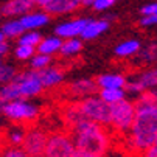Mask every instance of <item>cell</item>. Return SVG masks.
Wrapping results in <instances>:
<instances>
[{"instance_id": "cell-6", "label": "cell", "mask_w": 157, "mask_h": 157, "mask_svg": "<svg viewBox=\"0 0 157 157\" xmlns=\"http://www.w3.org/2000/svg\"><path fill=\"white\" fill-rule=\"evenodd\" d=\"M76 103L84 120H90L103 126H109V104L104 103L98 95H89L86 98L76 100Z\"/></svg>"}, {"instance_id": "cell-10", "label": "cell", "mask_w": 157, "mask_h": 157, "mask_svg": "<svg viewBox=\"0 0 157 157\" xmlns=\"http://www.w3.org/2000/svg\"><path fill=\"white\" fill-rule=\"evenodd\" d=\"M67 90V95L73 100H81V98H86L89 95H94L98 92V86L95 82V79H90V78H79V79H75L72 81L69 86L65 87Z\"/></svg>"}, {"instance_id": "cell-26", "label": "cell", "mask_w": 157, "mask_h": 157, "mask_svg": "<svg viewBox=\"0 0 157 157\" xmlns=\"http://www.w3.org/2000/svg\"><path fill=\"white\" fill-rule=\"evenodd\" d=\"M40 39H42V36H40L39 31H36V30H27V31H24L17 37V44H25V45L36 47L37 44L40 42Z\"/></svg>"}, {"instance_id": "cell-34", "label": "cell", "mask_w": 157, "mask_h": 157, "mask_svg": "<svg viewBox=\"0 0 157 157\" xmlns=\"http://www.w3.org/2000/svg\"><path fill=\"white\" fill-rule=\"evenodd\" d=\"M72 157H100V155L92 154V152H89V151H84V149H78V148H75Z\"/></svg>"}, {"instance_id": "cell-29", "label": "cell", "mask_w": 157, "mask_h": 157, "mask_svg": "<svg viewBox=\"0 0 157 157\" xmlns=\"http://www.w3.org/2000/svg\"><path fill=\"white\" fill-rule=\"evenodd\" d=\"M0 157H28L27 152L22 149V146H14V145H10L6 146L2 154H0Z\"/></svg>"}, {"instance_id": "cell-38", "label": "cell", "mask_w": 157, "mask_h": 157, "mask_svg": "<svg viewBox=\"0 0 157 157\" xmlns=\"http://www.w3.org/2000/svg\"><path fill=\"white\" fill-rule=\"evenodd\" d=\"M3 40H6V39H5V36H3L2 30H0V42H3Z\"/></svg>"}, {"instance_id": "cell-24", "label": "cell", "mask_w": 157, "mask_h": 157, "mask_svg": "<svg viewBox=\"0 0 157 157\" xmlns=\"http://www.w3.org/2000/svg\"><path fill=\"white\" fill-rule=\"evenodd\" d=\"M139 55V61L142 64H154L157 62V44L152 42V44H148L143 48H140V52L137 53Z\"/></svg>"}, {"instance_id": "cell-25", "label": "cell", "mask_w": 157, "mask_h": 157, "mask_svg": "<svg viewBox=\"0 0 157 157\" xmlns=\"http://www.w3.org/2000/svg\"><path fill=\"white\" fill-rule=\"evenodd\" d=\"M28 61H30V69H33V70H40V69H45V67H48V65L52 64V56L36 52Z\"/></svg>"}, {"instance_id": "cell-30", "label": "cell", "mask_w": 157, "mask_h": 157, "mask_svg": "<svg viewBox=\"0 0 157 157\" xmlns=\"http://www.w3.org/2000/svg\"><path fill=\"white\" fill-rule=\"evenodd\" d=\"M115 2L117 0H94L90 6L95 11H107L109 8H112L115 5Z\"/></svg>"}, {"instance_id": "cell-4", "label": "cell", "mask_w": 157, "mask_h": 157, "mask_svg": "<svg viewBox=\"0 0 157 157\" xmlns=\"http://www.w3.org/2000/svg\"><path fill=\"white\" fill-rule=\"evenodd\" d=\"M39 114V106L27 98H17L0 103V115H3L14 123H33L37 120Z\"/></svg>"}, {"instance_id": "cell-1", "label": "cell", "mask_w": 157, "mask_h": 157, "mask_svg": "<svg viewBox=\"0 0 157 157\" xmlns=\"http://www.w3.org/2000/svg\"><path fill=\"white\" fill-rule=\"evenodd\" d=\"M134 104L136 115L123 142H126L128 152L142 154L157 139V104L140 100H136Z\"/></svg>"}, {"instance_id": "cell-32", "label": "cell", "mask_w": 157, "mask_h": 157, "mask_svg": "<svg viewBox=\"0 0 157 157\" xmlns=\"http://www.w3.org/2000/svg\"><path fill=\"white\" fill-rule=\"evenodd\" d=\"M140 25H142V27H154V25H157V14L142 16V19H140Z\"/></svg>"}, {"instance_id": "cell-11", "label": "cell", "mask_w": 157, "mask_h": 157, "mask_svg": "<svg viewBox=\"0 0 157 157\" xmlns=\"http://www.w3.org/2000/svg\"><path fill=\"white\" fill-rule=\"evenodd\" d=\"M89 22V17H76L72 20L61 22L55 28V34L61 39H69V37H79L86 24Z\"/></svg>"}, {"instance_id": "cell-7", "label": "cell", "mask_w": 157, "mask_h": 157, "mask_svg": "<svg viewBox=\"0 0 157 157\" xmlns=\"http://www.w3.org/2000/svg\"><path fill=\"white\" fill-rule=\"evenodd\" d=\"M73 151H75V143L70 134L56 132L48 136L42 157H72Z\"/></svg>"}, {"instance_id": "cell-8", "label": "cell", "mask_w": 157, "mask_h": 157, "mask_svg": "<svg viewBox=\"0 0 157 157\" xmlns=\"http://www.w3.org/2000/svg\"><path fill=\"white\" fill-rule=\"evenodd\" d=\"M47 139L48 136L45 134V131H42L40 128H30L25 129V137L20 146L28 157H42Z\"/></svg>"}, {"instance_id": "cell-12", "label": "cell", "mask_w": 157, "mask_h": 157, "mask_svg": "<svg viewBox=\"0 0 157 157\" xmlns=\"http://www.w3.org/2000/svg\"><path fill=\"white\" fill-rule=\"evenodd\" d=\"M37 75H39V79L44 86V89H55L58 86H61L65 79V73L62 69L59 67H53L52 64L45 69H40L37 70Z\"/></svg>"}, {"instance_id": "cell-39", "label": "cell", "mask_w": 157, "mask_h": 157, "mask_svg": "<svg viewBox=\"0 0 157 157\" xmlns=\"http://www.w3.org/2000/svg\"><path fill=\"white\" fill-rule=\"evenodd\" d=\"M0 64H2V58H0Z\"/></svg>"}, {"instance_id": "cell-15", "label": "cell", "mask_w": 157, "mask_h": 157, "mask_svg": "<svg viewBox=\"0 0 157 157\" xmlns=\"http://www.w3.org/2000/svg\"><path fill=\"white\" fill-rule=\"evenodd\" d=\"M34 8L33 0H10L2 6V13L6 17H20Z\"/></svg>"}, {"instance_id": "cell-28", "label": "cell", "mask_w": 157, "mask_h": 157, "mask_svg": "<svg viewBox=\"0 0 157 157\" xmlns=\"http://www.w3.org/2000/svg\"><path fill=\"white\" fill-rule=\"evenodd\" d=\"M34 53H36V47L25 45V44H17L14 48V58L19 61H28Z\"/></svg>"}, {"instance_id": "cell-9", "label": "cell", "mask_w": 157, "mask_h": 157, "mask_svg": "<svg viewBox=\"0 0 157 157\" xmlns=\"http://www.w3.org/2000/svg\"><path fill=\"white\" fill-rule=\"evenodd\" d=\"M148 89H157V65L152 69L143 70L137 76H134L126 81L124 90L131 95H139Z\"/></svg>"}, {"instance_id": "cell-35", "label": "cell", "mask_w": 157, "mask_h": 157, "mask_svg": "<svg viewBox=\"0 0 157 157\" xmlns=\"http://www.w3.org/2000/svg\"><path fill=\"white\" fill-rule=\"evenodd\" d=\"M8 52H10V45L6 44V40L0 42V58H3L5 55H8Z\"/></svg>"}, {"instance_id": "cell-22", "label": "cell", "mask_w": 157, "mask_h": 157, "mask_svg": "<svg viewBox=\"0 0 157 157\" xmlns=\"http://www.w3.org/2000/svg\"><path fill=\"white\" fill-rule=\"evenodd\" d=\"M0 30H2L5 39H17L22 33L25 31L19 19H10V20L3 22L2 28H0Z\"/></svg>"}, {"instance_id": "cell-33", "label": "cell", "mask_w": 157, "mask_h": 157, "mask_svg": "<svg viewBox=\"0 0 157 157\" xmlns=\"http://www.w3.org/2000/svg\"><path fill=\"white\" fill-rule=\"evenodd\" d=\"M142 154H143V157H157V140L152 145H149Z\"/></svg>"}, {"instance_id": "cell-37", "label": "cell", "mask_w": 157, "mask_h": 157, "mask_svg": "<svg viewBox=\"0 0 157 157\" xmlns=\"http://www.w3.org/2000/svg\"><path fill=\"white\" fill-rule=\"evenodd\" d=\"M92 2H94V0H82V5H84V6H90Z\"/></svg>"}, {"instance_id": "cell-5", "label": "cell", "mask_w": 157, "mask_h": 157, "mask_svg": "<svg viewBox=\"0 0 157 157\" xmlns=\"http://www.w3.org/2000/svg\"><path fill=\"white\" fill-rule=\"evenodd\" d=\"M134 115H136V104L134 101L123 98L114 104H109V126L118 136H126Z\"/></svg>"}, {"instance_id": "cell-19", "label": "cell", "mask_w": 157, "mask_h": 157, "mask_svg": "<svg viewBox=\"0 0 157 157\" xmlns=\"http://www.w3.org/2000/svg\"><path fill=\"white\" fill-rule=\"evenodd\" d=\"M61 44H62V39L59 36H56V34L42 37L40 42L36 45V52L44 53V55H48V56H53V55H58L59 53Z\"/></svg>"}, {"instance_id": "cell-36", "label": "cell", "mask_w": 157, "mask_h": 157, "mask_svg": "<svg viewBox=\"0 0 157 157\" xmlns=\"http://www.w3.org/2000/svg\"><path fill=\"white\" fill-rule=\"evenodd\" d=\"M50 2H52V0H33L34 6H40V8H45Z\"/></svg>"}, {"instance_id": "cell-21", "label": "cell", "mask_w": 157, "mask_h": 157, "mask_svg": "<svg viewBox=\"0 0 157 157\" xmlns=\"http://www.w3.org/2000/svg\"><path fill=\"white\" fill-rule=\"evenodd\" d=\"M62 118H64L65 124L69 126L70 129H72L76 123H79L81 120H84L82 115H81V110H79L76 101H75V103H70V104H67V106L64 107V110H62Z\"/></svg>"}, {"instance_id": "cell-13", "label": "cell", "mask_w": 157, "mask_h": 157, "mask_svg": "<svg viewBox=\"0 0 157 157\" xmlns=\"http://www.w3.org/2000/svg\"><path fill=\"white\" fill-rule=\"evenodd\" d=\"M50 19H52V16L47 11H33V10L19 17L25 31L27 30H39L42 27H45L50 22Z\"/></svg>"}, {"instance_id": "cell-27", "label": "cell", "mask_w": 157, "mask_h": 157, "mask_svg": "<svg viewBox=\"0 0 157 157\" xmlns=\"http://www.w3.org/2000/svg\"><path fill=\"white\" fill-rule=\"evenodd\" d=\"M24 137H25V129L22 128V126H14L6 134L8 143L10 145H14V146H20L22 142H24Z\"/></svg>"}, {"instance_id": "cell-2", "label": "cell", "mask_w": 157, "mask_h": 157, "mask_svg": "<svg viewBox=\"0 0 157 157\" xmlns=\"http://www.w3.org/2000/svg\"><path fill=\"white\" fill-rule=\"evenodd\" d=\"M70 136L75 148L89 151L100 157H103L112 145L110 132L106 129V126L90 120H81L79 123H76L72 128Z\"/></svg>"}, {"instance_id": "cell-18", "label": "cell", "mask_w": 157, "mask_h": 157, "mask_svg": "<svg viewBox=\"0 0 157 157\" xmlns=\"http://www.w3.org/2000/svg\"><path fill=\"white\" fill-rule=\"evenodd\" d=\"M140 48H142V42L139 39H126L117 44L114 48V53L118 58H134V56H137Z\"/></svg>"}, {"instance_id": "cell-14", "label": "cell", "mask_w": 157, "mask_h": 157, "mask_svg": "<svg viewBox=\"0 0 157 157\" xmlns=\"http://www.w3.org/2000/svg\"><path fill=\"white\" fill-rule=\"evenodd\" d=\"M110 27V20L109 19H89V22L86 24L82 33H81V39L84 40H94L97 37H100L101 34H104Z\"/></svg>"}, {"instance_id": "cell-3", "label": "cell", "mask_w": 157, "mask_h": 157, "mask_svg": "<svg viewBox=\"0 0 157 157\" xmlns=\"http://www.w3.org/2000/svg\"><path fill=\"white\" fill-rule=\"evenodd\" d=\"M44 92V86L39 79L37 70H25L14 75L11 81L0 86V103L17 100V98H27L31 100Z\"/></svg>"}, {"instance_id": "cell-40", "label": "cell", "mask_w": 157, "mask_h": 157, "mask_svg": "<svg viewBox=\"0 0 157 157\" xmlns=\"http://www.w3.org/2000/svg\"><path fill=\"white\" fill-rule=\"evenodd\" d=\"M0 17H2V13H0Z\"/></svg>"}, {"instance_id": "cell-16", "label": "cell", "mask_w": 157, "mask_h": 157, "mask_svg": "<svg viewBox=\"0 0 157 157\" xmlns=\"http://www.w3.org/2000/svg\"><path fill=\"white\" fill-rule=\"evenodd\" d=\"M82 5V0H52V2L44 8L50 16H59V14H67L78 10Z\"/></svg>"}, {"instance_id": "cell-17", "label": "cell", "mask_w": 157, "mask_h": 157, "mask_svg": "<svg viewBox=\"0 0 157 157\" xmlns=\"http://www.w3.org/2000/svg\"><path fill=\"white\" fill-rule=\"evenodd\" d=\"M126 81L128 78L121 73H103L95 79L98 89H124Z\"/></svg>"}, {"instance_id": "cell-23", "label": "cell", "mask_w": 157, "mask_h": 157, "mask_svg": "<svg viewBox=\"0 0 157 157\" xmlns=\"http://www.w3.org/2000/svg\"><path fill=\"white\" fill-rule=\"evenodd\" d=\"M97 94L107 104H114V103L126 98V90L124 89H100Z\"/></svg>"}, {"instance_id": "cell-20", "label": "cell", "mask_w": 157, "mask_h": 157, "mask_svg": "<svg viewBox=\"0 0 157 157\" xmlns=\"http://www.w3.org/2000/svg\"><path fill=\"white\" fill-rule=\"evenodd\" d=\"M82 50V42L79 37H69V39H62L59 55L62 58H73Z\"/></svg>"}, {"instance_id": "cell-31", "label": "cell", "mask_w": 157, "mask_h": 157, "mask_svg": "<svg viewBox=\"0 0 157 157\" xmlns=\"http://www.w3.org/2000/svg\"><path fill=\"white\" fill-rule=\"evenodd\" d=\"M140 14L142 16H151V14H157V2L152 3H146L140 8Z\"/></svg>"}]
</instances>
